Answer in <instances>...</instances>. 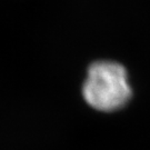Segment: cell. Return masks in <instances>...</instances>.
<instances>
[{
  "mask_svg": "<svg viewBox=\"0 0 150 150\" xmlns=\"http://www.w3.org/2000/svg\"><path fill=\"white\" fill-rule=\"evenodd\" d=\"M82 93L86 101L99 110H112L122 106L131 93L127 70L116 61L92 62L87 70Z\"/></svg>",
  "mask_w": 150,
  "mask_h": 150,
  "instance_id": "6da1fadb",
  "label": "cell"
}]
</instances>
